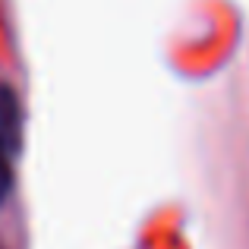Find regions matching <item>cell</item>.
Returning a JSON list of instances; mask_svg holds the SVG:
<instances>
[{
    "label": "cell",
    "instance_id": "1",
    "mask_svg": "<svg viewBox=\"0 0 249 249\" xmlns=\"http://www.w3.org/2000/svg\"><path fill=\"white\" fill-rule=\"evenodd\" d=\"M19 148V104L6 85H0V202L13 186V155Z\"/></svg>",
    "mask_w": 249,
    "mask_h": 249
}]
</instances>
